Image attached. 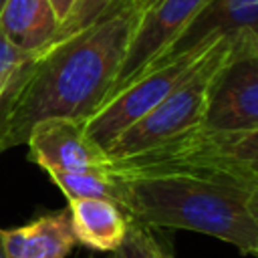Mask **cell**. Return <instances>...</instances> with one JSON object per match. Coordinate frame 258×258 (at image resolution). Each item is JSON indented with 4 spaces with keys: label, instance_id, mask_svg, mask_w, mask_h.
<instances>
[{
    "label": "cell",
    "instance_id": "6da1fadb",
    "mask_svg": "<svg viewBox=\"0 0 258 258\" xmlns=\"http://www.w3.org/2000/svg\"><path fill=\"white\" fill-rule=\"evenodd\" d=\"M137 16L131 6L111 10L36 50L0 93V153L26 143L44 119L87 121L109 99Z\"/></svg>",
    "mask_w": 258,
    "mask_h": 258
},
{
    "label": "cell",
    "instance_id": "7a4b0ae2",
    "mask_svg": "<svg viewBox=\"0 0 258 258\" xmlns=\"http://www.w3.org/2000/svg\"><path fill=\"white\" fill-rule=\"evenodd\" d=\"M121 189V210L149 228H175L206 234L236 246L256 248L250 212L252 173L204 161L113 159Z\"/></svg>",
    "mask_w": 258,
    "mask_h": 258
},
{
    "label": "cell",
    "instance_id": "3957f363",
    "mask_svg": "<svg viewBox=\"0 0 258 258\" xmlns=\"http://www.w3.org/2000/svg\"><path fill=\"white\" fill-rule=\"evenodd\" d=\"M248 40H258V38L252 34L220 36L210 46L202 67L177 89H173L147 115H143L123 133H119L105 147L107 155L111 159L133 157L198 129L204 121L208 89L214 73Z\"/></svg>",
    "mask_w": 258,
    "mask_h": 258
},
{
    "label": "cell",
    "instance_id": "277c9868",
    "mask_svg": "<svg viewBox=\"0 0 258 258\" xmlns=\"http://www.w3.org/2000/svg\"><path fill=\"white\" fill-rule=\"evenodd\" d=\"M212 44L181 54L173 62L147 71L139 79L129 83L85 121L87 137L105 149L119 133H123L127 127L137 123L155 105H159L173 89H177L183 81H187L202 67Z\"/></svg>",
    "mask_w": 258,
    "mask_h": 258
},
{
    "label": "cell",
    "instance_id": "5b68a950",
    "mask_svg": "<svg viewBox=\"0 0 258 258\" xmlns=\"http://www.w3.org/2000/svg\"><path fill=\"white\" fill-rule=\"evenodd\" d=\"M206 133L258 129V40L244 42L212 77L204 121Z\"/></svg>",
    "mask_w": 258,
    "mask_h": 258
},
{
    "label": "cell",
    "instance_id": "8992f818",
    "mask_svg": "<svg viewBox=\"0 0 258 258\" xmlns=\"http://www.w3.org/2000/svg\"><path fill=\"white\" fill-rule=\"evenodd\" d=\"M208 2L210 0H153L147 8H143L137 16L121 71L111 87L109 99L133 83Z\"/></svg>",
    "mask_w": 258,
    "mask_h": 258
},
{
    "label": "cell",
    "instance_id": "52a82bcc",
    "mask_svg": "<svg viewBox=\"0 0 258 258\" xmlns=\"http://www.w3.org/2000/svg\"><path fill=\"white\" fill-rule=\"evenodd\" d=\"M28 159L46 171L107 169L113 159L85 133L83 119H44L26 139Z\"/></svg>",
    "mask_w": 258,
    "mask_h": 258
},
{
    "label": "cell",
    "instance_id": "ba28073f",
    "mask_svg": "<svg viewBox=\"0 0 258 258\" xmlns=\"http://www.w3.org/2000/svg\"><path fill=\"white\" fill-rule=\"evenodd\" d=\"M226 34H252L258 38V0H210L143 73L165 67Z\"/></svg>",
    "mask_w": 258,
    "mask_h": 258
},
{
    "label": "cell",
    "instance_id": "9c48e42d",
    "mask_svg": "<svg viewBox=\"0 0 258 258\" xmlns=\"http://www.w3.org/2000/svg\"><path fill=\"white\" fill-rule=\"evenodd\" d=\"M133 157L149 161H204L258 175V129L250 133H206L194 129Z\"/></svg>",
    "mask_w": 258,
    "mask_h": 258
},
{
    "label": "cell",
    "instance_id": "30bf717a",
    "mask_svg": "<svg viewBox=\"0 0 258 258\" xmlns=\"http://www.w3.org/2000/svg\"><path fill=\"white\" fill-rule=\"evenodd\" d=\"M75 244L69 210L44 214L26 226L2 230L6 258H67Z\"/></svg>",
    "mask_w": 258,
    "mask_h": 258
},
{
    "label": "cell",
    "instance_id": "8fae6325",
    "mask_svg": "<svg viewBox=\"0 0 258 258\" xmlns=\"http://www.w3.org/2000/svg\"><path fill=\"white\" fill-rule=\"evenodd\" d=\"M69 214L77 242L97 252H115L125 240L129 216L113 202L101 198L69 200Z\"/></svg>",
    "mask_w": 258,
    "mask_h": 258
},
{
    "label": "cell",
    "instance_id": "7c38bea8",
    "mask_svg": "<svg viewBox=\"0 0 258 258\" xmlns=\"http://www.w3.org/2000/svg\"><path fill=\"white\" fill-rule=\"evenodd\" d=\"M58 26L60 20L50 0H6L0 10V30L30 54L44 48Z\"/></svg>",
    "mask_w": 258,
    "mask_h": 258
},
{
    "label": "cell",
    "instance_id": "4fadbf2b",
    "mask_svg": "<svg viewBox=\"0 0 258 258\" xmlns=\"http://www.w3.org/2000/svg\"><path fill=\"white\" fill-rule=\"evenodd\" d=\"M50 179L60 187L67 200L75 198H101L113 204H121L119 181L111 167L89 171H46ZM121 208V206H119Z\"/></svg>",
    "mask_w": 258,
    "mask_h": 258
},
{
    "label": "cell",
    "instance_id": "5bb4252c",
    "mask_svg": "<svg viewBox=\"0 0 258 258\" xmlns=\"http://www.w3.org/2000/svg\"><path fill=\"white\" fill-rule=\"evenodd\" d=\"M115 252L121 258H173L171 250L151 232V228L135 220H129L125 240Z\"/></svg>",
    "mask_w": 258,
    "mask_h": 258
},
{
    "label": "cell",
    "instance_id": "9a60e30c",
    "mask_svg": "<svg viewBox=\"0 0 258 258\" xmlns=\"http://www.w3.org/2000/svg\"><path fill=\"white\" fill-rule=\"evenodd\" d=\"M117 2L119 0H77L73 10L69 12V16L60 22V26H58V30H56L52 40H60L64 36H71V34L87 28L89 24L97 22L99 18H103Z\"/></svg>",
    "mask_w": 258,
    "mask_h": 258
},
{
    "label": "cell",
    "instance_id": "2e32d148",
    "mask_svg": "<svg viewBox=\"0 0 258 258\" xmlns=\"http://www.w3.org/2000/svg\"><path fill=\"white\" fill-rule=\"evenodd\" d=\"M34 54V52H32ZM30 52H24L18 48L2 30H0V81L6 85V81L32 56Z\"/></svg>",
    "mask_w": 258,
    "mask_h": 258
},
{
    "label": "cell",
    "instance_id": "e0dca14e",
    "mask_svg": "<svg viewBox=\"0 0 258 258\" xmlns=\"http://www.w3.org/2000/svg\"><path fill=\"white\" fill-rule=\"evenodd\" d=\"M250 212H252L256 232H258V175H254V173H252V191H250ZM252 254L258 258V238H256V248Z\"/></svg>",
    "mask_w": 258,
    "mask_h": 258
},
{
    "label": "cell",
    "instance_id": "ac0fdd59",
    "mask_svg": "<svg viewBox=\"0 0 258 258\" xmlns=\"http://www.w3.org/2000/svg\"><path fill=\"white\" fill-rule=\"evenodd\" d=\"M75 2L77 0H50V4H52V8H54V12H56V16H58L60 22L69 16V12L73 10Z\"/></svg>",
    "mask_w": 258,
    "mask_h": 258
},
{
    "label": "cell",
    "instance_id": "d6986e66",
    "mask_svg": "<svg viewBox=\"0 0 258 258\" xmlns=\"http://www.w3.org/2000/svg\"><path fill=\"white\" fill-rule=\"evenodd\" d=\"M151 2H153V0H119V2H117V4L111 8V10H117V8H125V6H131V8H133V10L139 14V12H141L143 8H147ZM111 10H109V12H111ZM109 12H107V14H109Z\"/></svg>",
    "mask_w": 258,
    "mask_h": 258
},
{
    "label": "cell",
    "instance_id": "ffe728a7",
    "mask_svg": "<svg viewBox=\"0 0 258 258\" xmlns=\"http://www.w3.org/2000/svg\"><path fill=\"white\" fill-rule=\"evenodd\" d=\"M0 258H6V254H4V246H2V228H0Z\"/></svg>",
    "mask_w": 258,
    "mask_h": 258
},
{
    "label": "cell",
    "instance_id": "44dd1931",
    "mask_svg": "<svg viewBox=\"0 0 258 258\" xmlns=\"http://www.w3.org/2000/svg\"><path fill=\"white\" fill-rule=\"evenodd\" d=\"M2 89H4V83H2V81H0V93H2Z\"/></svg>",
    "mask_w": 258,
    "mask_h": 258
},
{
    "label": "cell",
    "instance_id": "7402d4cb",
    "mask_svg": "<svg viewBox=\"0 0 258 258\" xmlns=\"http://www.w3.org/2000/svg\"><path fill=\"white\" fill-rule=\"evenodd\" d=\"M4 2H6V0H0V10H2V6H4Z\"/></svg>",
    "mask_w": 258,
    "mask_h": 258
},
{
    "label": "cell",
    "instance_id": "603a6c76",
    "mask_svg": "<svg viewBox=\"0 0 258 258\" xmlns=\"http://www.w3.org/2000/svg\"><path fill=\"white\" fill-rule=\"evenodd\" d=\"M115 258H121V256H119V254H117V252H115Z\"/></svg>",
    "mask_w": 258,
    "mask_h": 258
}]
</instances>
